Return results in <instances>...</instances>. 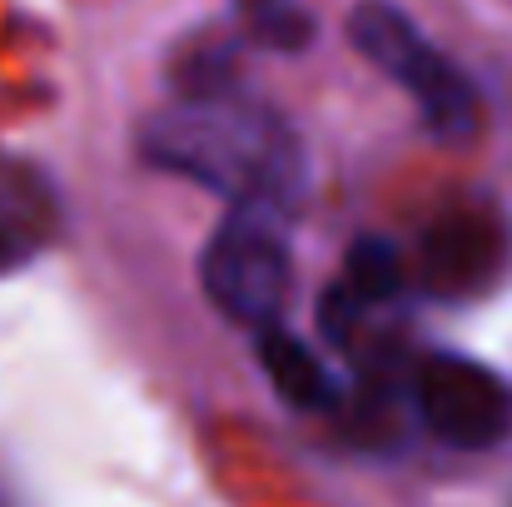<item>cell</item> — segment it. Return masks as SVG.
Here are the masks:
<instances>
[{
  "label": "cell",
  "mask_w": 512,
  "mask_h": 507,
  "mask_svg": "<svg viewBox=\"0 0 512 507\" xmlns=\"http://www.w3.org/2000/svg\"><path fill=\"white\" fill-rule=\"evenodd\" d=\"M343 30H348V45L368 65H378L398 90L413 95L423 125L438 140L463 145V140H473L483 130V95H478L473 75L453 55H443L418 30V20L403 5H393V0H358L348 10Z\"/></svg>",
  "instance_id": "cell-2"
},
{
  "label": "cell",
  "mask_w": 512,
  "mask_h": 507,
  "mask_svg": "<svg viewBox=\"0 0 512 507\" xmlns=\"http://www.w3.org/2000/svg\"><path fill=\"white\" fill-rule=\"evenodd\" d=\"M413 403L423 428L458 448V453H483L498 448L512 433V388L503 373H493L478 358L463 353H433L418 368Z\"/></svg>",
  "instance_id": "cell-4"
},
{
  "label": "cell",
  "mask_w": 512,
  "mask_h": 507,
  "mask_svg": "<svg viewBox=\"0 0 512 507\" xmlns=\"http://www.w3.org/2000/svg\"><path fill=\"white\" fill-rule=\"evenodd\" d=\"M254 348H259V363L274 383V393L289 403V408H304V413H324L339 403V383L334 373L324 368V358L294 338L289 329H264L254 334Z\"/></svg>",
  "instance_id": "cell-7"
},
{
  "label": "cell",
  "mask_w": 512,
  "mask_h": 507,
  "mask_svg": "<svg viewBox=\"0 0 512 507\" xmlns=\"http://www.w3.org/2000/svg\"><path fill=\"white\" fill-rule=\"evenodd\" d=\"M55 234V204L50 189L35 179V169L0 155V274L30 264Z\"/></svg>",
  "instance_id": "cell-6"
},
{
  "label": "cell",
  "mask_w": 512,
  "mask_h": 507,
  "mask_svg": "<svg viewBox=\"0 0 512 507\" xmlns=\"http://www.w3.org/2000/svg\"><path fill=\"white\" fill-rule=\"evenodd\" d=\"M249 40L269 50H304L314 40V15L299 0H244Z\"/></svg>",
  "instance_id": "cell-9"
},
{
  "label": "cell",
  "mask_w": 512,
  "mask_h": 507,
  "mask_svg": "<svg viewBox=\"0 0 512 507\" xmlns=\"http://www.w3.org/2000/svg\"><path fill=\"white\" fill-rule=\"evenodd\" d=\"M339 289L348 294L353 309H378V304H393L403 289H408V264H403V249L383 234H358L348 244V259H343V279Z\"/></svg>",
  "instance_id": "cell-8"
},
{
  "label": "cell",
  "mask_w": 512,
  "mask_h": 507,
  "mask_svg": "<svg viewBox=\"0 0 512 507\" xmlns=\"http://www.w3.org/2000/svg\"><path fill=\"white\" fill-rule=\"evenodd\" d=\"M512 229L493 199H458L438 209L418 239V284L433 299H478L508 269Z\"/></svg>",
  "instance_id": "cell-5"
},
{
  "label": "cell",
  "mask_w": 512,
  "mask_h": 507,
  "mask_svg": "<svg viewBox=\"0 0 512 507\" xmlns=\"http://www.w3.org/2000/svg\"><path fill=\"white\" fill-rule=\"evenodd\" d=\"M199 284L214 299V309L254 334L279 329V314L289 304L294 259L284 239V214L264 204H239L224 214V224L209 234L199 259Z\"/></svg>",
  "instance_id": "cell-3"
},
{
  "label": "cell",
  "mask_w": 512,
  "mask_h": 507,
  "mask_svg": "<svg viewBox=\"0 0 512 507\" xmlns=\"http://www.w3.org/2000/svg\"><path fill=\"white\" fill-rule=\"evenodd\" d=\"M140 160L239 204L289 214L304 189V145L294 125L254 95H179L140 125Z\"/></svg>",
  "instance_id": "cell-1"
}]
</instances>
